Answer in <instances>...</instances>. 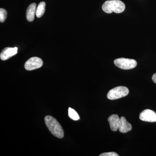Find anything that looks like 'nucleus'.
I'll return each instance as SVG.
<instances>
[{
    "mask_svg": "<svg viewBox=\"0 0 156 156\" xmlns=\"http://www.w3.org/2000/svg\"><path fill=\"white\" fill-rule=\"evenodd\" d=\"M45 122L50 132L54 136L58 138H62L64 136V131L57 120L51 116H46L44 118Z\"/></svg>",
    "mask_w": 156,
    "mask_h": 156,
    "instance_id": "1",
    "label": "nucleus"
},
{
    "mask_svg": "<svg viewBox=\"0 0 156 156\" xmlns=\"http://www.w3.org/2000/svg\"><path fill=\"white\" fill-rule=\"evenodd\" d=\"M126 5L122 1L119 0L107 1L102 5V9L105 12L110 14L112 12L122 13L125 11Z\"/></svg>",
    "mask_w": 156,
    "mask_h": 156,
    "instance_id": "2",
    "label": "nucleus"
},
{
    "mask_svg": "<svg viewBox=\"0 0 156 156\" xmlns=\"http://www.w3.org/2000/svg\"><path fill=\"white\" fill-rule=\"evenodd\" d=\"M129 93V89L127 87L120 86L112 89L109 91L107 98L110 100H115L125 97Z\"/></svg>",
    "mask_w": 156,
    "mask_h": 156,
    "instance_id": "3",
    "label": "nucleus"
},
{
    "mask_svg": "<svg viewBox=\"0 0 156 156\" xmlns=\"http://www.w3.org/2000/svg\"><path fill=\"white\" fill-rule=\"evenodd\" d=\"M114 62L117 67L124 70L132 69L136 67L137 65V62L136 60L130 58H117L115 59Z\"/></svg>",
    "mask_w": 156,
    "mask_h": 156,
    "instance_id": "4",
    "label": "nucleus"
},
{
    "mask_svg": "<svg viewBox=\"0 0 156 156\" xmlns=\"http://www.w3.org/2000/svg\"><path fill=\"white\" fill-rule=\"evenodd\" d=\"M43 65V60L37 57H33L29 59L24 65L25 69L28 71L40 68Z\"/></svg>",
    "mask_w": 156,
    "mask_h": 156,
    "instance_id": "5",
    "label": "nucleus"
},
{
    "mask_svg": "<svg viewBox=\"0 0 156 156\" xmlns=\"http://www.w3.org/2000/svg\"><path fill=\"white\" fill-rule=\"evenodd\" d=\"M141 121L150 122H156V113L150 109H145L140 113L139 116Z\"/></svg>",
    "mask_w": 156,
    "mask_h": 156,
    "instance_id": "6",
    "label": "nucleus"
},
{
    "mask_svg": "<svg viewBox=\"0 0 156 156\" xmlns=\"http://www.w3.org/2000/svg\"><path fill=\"white\" fill-rule=\"evenodd\" d=\"M17 48H5L1 52L0 58L2 60H6L12 56L16 55L17 53Z\"/></svg>",
    "mask_w": 156,
    "mask_h": 156,
    "instance_id": "7",
    "label": "nucleus"
},
{
    "mask_svg": "<svg viewBox=\"0 0 156 156\" xmlns=\"http://www.w3.org/2000/svg\"><path fill=\"white\" fill-rule=\"evenodd\" d=\"M108 121L112 131H116L119 130L121 124V120L118 115H112L110 116Z\"/></svg>",
    "mask_w": 156,
    "mask_h": 156,
    "instance_id": "8",
    "label": "nucleus"
},
{
    "mask_svg": "<svg viewBox=\"0 0 156 156\" xmlns=\"http://www.w3.org/2000/svg\"><path fill=\"white\" fill-rule=\"evenodd\" d=\"M120 120L121 124L119 129L120 132L121 133H126L131 131L132 129V126L131 124L127 121L125 117H121Z\"/></svg>",
    "mask_w": 156,
    "mask_h": 156,
    "instance_id": "9",
    "label": "nucleus"
},
{
    "mask_svg": "<svg viewBox=\"0 0 156 156\" xmlns=\"http://www.w3.org/2000/svg\"><path fill=\"white\" fill-rule=\"evenodd\" d=\"M36 3H32L28 6L27 10V19L29 22H32L34 19L35 14L36 13Z\"/></svg>",
    "mask_w": 156,
    "mask_h": 156,
    "instance_id": "10",
    "label": "nucleus"
},
{
    "mask_svg": "<svg viewBox=\"0 0 156 156\" xmlns=\"http://www.w3.org/2000/svg\"><path fill=\"white\" fill-rule=\"evenodd\" d=\"M45 7H46V4H45V2H41L38 5L37 7L36 13L37 17L38 18L41 17L44 14Z\"/></svg>",
    "mask_w": 156,
    "mask_h": 156,
    "instance_id": "11",
    "label": "nucleus"
},
{
    "mask_svg": "<svg viewBox=\"0 0 156 156\" xmlns=\"http://www.w3.org/2000/svg\"><path fill=\"white\" fill-rule=\"evenodd\" d=\"M68 115L71 119L75 121H77L80 119V116L77 112L71 108H69Z\"/></svg>",
    "mask_w": 156,
    "mask_h": 156,
    "instance_id": "12",
    "label": "nucleus"
},
{
    "mask_svg": "<svg viewBox=\"0 0 156 156\" xmlns=\"http://www.w3.org/2000/svg\"><path fill=\"white\" fill-rule=\"evenodd\" d=\"M7 12L5 9H0V22L3 23L7 18Z\"/></svg>",
    "mask_w": 156,
    "mask_h": 156,
    "instance_id": "13",
    "label": "nucleus"
},
{
    "mask_svg": "<svg viewBox=\"0 0 156 156\" xmlns=\"http://www.w3.org/2000/svg\"><path fill=\"white\" fill-rule=\"evenodd\" d=\"M100 156H119V155L118 154L114 152H111L104 153L99 155Z\"/></svg>",
    "mask_w": 156,
    "mask_h": 156,
    "instance_id": "14",
    "label": "nucleus"
},
{
    "mask_svg": "<svg viewBox=\"0 0 156 156\" xmlns=\"http://www.w3.org/2000/svg\"><path fill=\"white\" fill-rule=\"evenodd\" d=\"M152 80L153 81L154 83L156 84V73L154 74L153 76H152Z\"/></svg>",
    "mask_w": 156,
    "mask_h": 156,
    "instance_id": "15",
    "label": "nucleus"
}]
</instances>
